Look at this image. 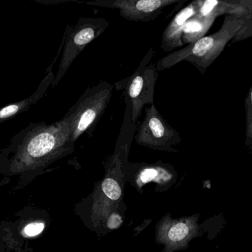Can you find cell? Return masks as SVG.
I'll use <instances>...</instances> for the list:
<instances>
[{"instance_id":"7","label":"cell","mask_w":252,"mask_h":252,"mask_svg":"<svg viewBox=\"0 0 252 252\" xmlns=\"http://www.w3.org/2000/svg\"><path fill=\"white\" fill-rule=\"evenodd\" d=\"M184 1V0H183ZM181 0H94L90 6L117 9L123 18L133 22H148L157 19L166 7L182 3Z\"/></svg>"},{"instance_id":"17","label":"cell","mask_w":252,"mask_h":252,"mask_svg":"<svg viewBox=\"0 0 252 252\" xmlns=\"http://www.w3.org/2000/svg\"><path fill=\"white\" fill-rule=\"evenodd\" d=\"M122 218H121L119 215L113 214L109 217V220H108L107 226L111 229H117V228L119 227L122 224Z\"/></svg>"},{"instance_id":"10","label":"cell","mask_w":252,"mask_h":252,"mask_svg":"<svg viewBox=\"0 0 252 252\" xmlns=\"http://www.w3.org/2000/svg\"><path fill=\"white\" fill-rule=\"evenodd\" d=\"M55 77L56 76H54L53 72H49L43 78L35 93H32L31 96L23 99V100L19 101V102L4 106V108H0V124L13 118L22 112H25L30 109L32 105L36 104L44 96L50 84H53Z\"/></svg>"},{"instance_id":"16","label":"cell","mask_w":252,"mask_h":252,"mask_svg":"<svg viewBox=\"0 0 252 252\" xmlns=\"http://www.w3.org/2000/svg\"><path fill=\"white\" fill-rule=\"evenodd\" d=\"M158 176V170L156 168H145L141 172L139 179L142 183H146L155 179Z\"/></svg>"},{"instance_id":"4","label":"cell","mask_w":252,"mask_h":252,"mask_svg":"<svg viewBox=\"0 0 252 252\" xmlns=\"http://www.w3.org/2000/svg\"><path fill=\"white\" fill-rule=\"evenodd\" d=\"M155 56L154 49L148 50L130 76L117 81L114 87L121 91L124 99L131 105L132 121L136 124L146 105H154L155 87L158 71L152 62Z\"/></svg>"},{"instance_id":"8","label":"cell","mask_w":252,"mask_h":252,"mask_svg":"<svg viewBox=\"0 0 252 252\" xmlns=\"http://www.w3.org/2000/svg\"><path fill=\"white\" fill-rule=\"evenodd\" d=\"M198 0L189 3L178 12L171 22L166 27L161 35V48L166 53H171L173 50L184 45L182 41V33L187 22L195 16L198 10Z\"/></svg>"},{"instance_id":"14","label":"cell","mask_w":252,"mask_h":252,"mask_svg":"<svg viewBox=\"0 0 252 252\" xmlns=\"http://www.w3.org/2000/svg\"><path fill=\"white\" fill-rule=\"evenodd\" d=\"M189 233V228L186 223H176L169 230L168 238L171 241L178 242L185 239Z\"/></svg>"},{"instance_id":"13","label":"cell","mask_w":252,"mask_h":252,"mask_svg":"<svg viewBox=\"0 0 252 252\" xmlns=\"http://www.w3.org/2000/svg\"><path fill=\"white\" fill-rule=\"evenodd\" d=\"M105 195L112 201L119 199L121 196V189L118 182L113 179H105L102 184Z\"/></svg>"},{"instance_id":"15","label":"cell","mask_w":252,"mask_h":252,"mask_svg":"<svg viewBox=\"0 0 252 252\" xmlns=\"http://www.w3.org/2000/svg\"><path fill=\"white\" fill-rule=\"evenodd\" d=\"M44 229V223H31L25 226L24 232L28 237H34L39 235Z\"/></svg>"},{"instance_id":"3","label":"cell","mask_w":252,"mask_h":252,"mask_svg":"<svg viewBox=\"0 0 252 252\" xmlns=\"http://www.w3.org/2000/svg\"><path fill=\"white\" fill-rule=\"evenodd\" d=\"M114 88L110 83L100 81L87 89L66 112L64 117L69 122L71 139L74 143L84 133L89 137L93 136L99 120L110 102Z\"/></svg>"},{"instance_id":"1","label":"cell","mask_w":252,"mask_h":252,"mask_svg":"<svg viewBox=\"0 0 252 252\" xmlns=\"http://www.w3.org/2000/svg\"><path fill=\"white\" fill-rule=\"evenodd\" d=\"M74 144L65 117L53 124L31 123L0 151V162L13 168L33 169L73 150Z\"/></svg>"},{"instance_id":"6","label":"cell","mask_w":252,"mask_h":252,"mask_svg":"<svg viewBox=\"0 0 252 252\" xmlns=\"http://www.w3.org/2000/svg\"><path fill=\"white\" fill-rule=\"evenodd\" d=\"M134 139L140 146L172 152L176 151L173 146L182 142L179 133L166 121L154 105L145 108V118L136 123Z\"/></svg>"},{"instance_id":"9","label":"cell","mask_w":252,"mask_h":252,"mask_svg":"<svg viewBox=\"0 0 252 252\" xmlns=\"http://www.w3.org/2000/svg\"><path fill=\"white\" fill-rule=\"evenodd\" d=\"M216 8L219 16L233 15L244 21V28L232 44L252 37V0H216Z\"/></svg>"},{"instance_id":"5","label":"cell","mask_w":252,"mask_h":252,"mask_svg":"<svg viewBox=\"0 0 252 252\" xmlns=\"http://www.w3.org/2000/svg\"><path fill=\"white\" fill-rule=\"evenodd\" d=\"M109 26V22L103 18L82 16L75 25L67 27L63 38V54L53 87L59 84L85 47L98 38Z\"/></svg>"},{"instance_id":"2","label":"cell","mask_w":252,"mask_h":252,"mask_svg":"<svg viewBox=\"0 0 252 252\" xmlns=\"http://www.w3.org/2000/svg\"><path fill=\"white\" fill-rule=\"evenodd\" d=\"M244 26L242 18L226 15L217 32L205 36L160 59L156 64L157 71L170 69L180 62H188L195 67L201 74L205 73L207 68L220 56L229 41L232 42Z\"/></svg>"},{"instance_id":"12","label":"cell","mask_w":252,"mask_h":252,"mask_svg":"<svg viewBox=\"0 0 252 252\" xmlns=\"http://www.w3.org/2000/svg\"><path fill=\"white\" fill-rule=\"evenodd\" d=\"M246 146L252 151V84L245 100Z\"/></svg>"},{"instance_id":"11","label":"cell","mask_w":252,"mask_h":252,"mask_svg":"<svg viewBox=\"0 0 252 252\" xmlns=\"http://www.w3.org/2000/svg\"><path fill=\"white\" fill-rule=\"evenodd\" d=\"M216 19L203 17L195 14L187 22L182 33V41L184 44H189L205 36Z\"/></svg>"}]
</instances>
